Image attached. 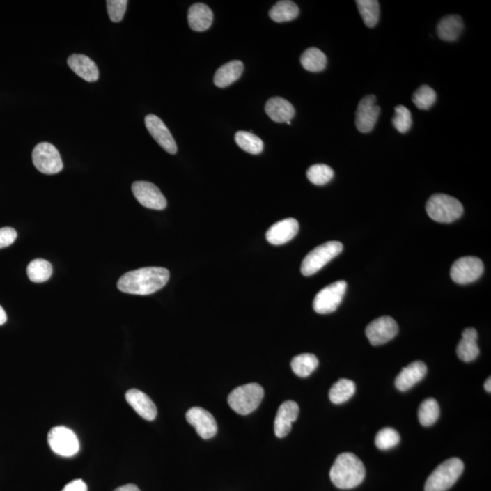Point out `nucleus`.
<instances>
[{
    "label": "nucleus",
    "instance_id": "f257e3e1",
    "mask_svg": "<svg viewBox=\"0 0 491 491\" xmlns=\"http://www.w3.org/2000/svg\"><path fill=\"white\" fill-rule=\"evenodd\" d=\"M169 272L164 267H143L125 273L118 281V288L121 293L133 295H150L168 283Z\"/></svg>",
    "mask_w": 491,
    "mask_h": 491
},
{
    "label": "nucleus",
    "instance_id": "f03ea898",
    "mask_svg": "<svg viewBox=\"0 0 491 491\" xmlns=\"http://www.w3.org/2000/svg\"><path fill=\"white\" fill-rule=\"evenodd\" d=\"M330 480L341 490H350L359 486L366 477L364 464L356 455L342 453L336 458L329 472Z\"/></svg>",
    "mask_w": 491,
    "mask_h": 491
},
{
    "label": "nucleus",
    "instance_id": "7ed1b4c3",
    "mask_svg": "<svg viewBox=\"0 0 491 491\" xmlns=\"http://www.w3.org/2000/svg\"><path fill=\"white\" fill-rule=\"evenodd\" d=\"M464 470L462 460L451 458L434 470L425 484V491H447L458 481Z\"/></svg>",
    "mask_w": 491,
    "mask_h": 491
},
{
    "label": "nucleus",
    "instance_id": "20e7f679",
    "mask_svg": "<svg viewBox=\"0 0 491 491\" xmlns=\"http://www.w3.org/2000/svg\"><path fill=\"white\" fill-rule=\"evenodd\" d=\"M264 389L258 383H249L235 389L228 395L229 407L240 415H249L260 406Z\"/></svg>",
    "mask_w": 491,
    "mask_h": 491
},
{
    "label": "nucleus",
    "instance_id": "39448f33",
    "mask_svg": "<svg viewBox=\"0 0 491 491\" xmlns=\"http://www.w3.org/2000/svg\"><path fill=\"white\" fill-rule=\"evenodd\" d=\"M430 219L439 223L456 221L463 214V206L457 198L446 194L431 196L426 205Z\"/></svg>",
    "mask_w": 491,
    "mask_h": 491
},
{
    "label": "nucleus",
    "instance_id": "423d86ee",
    "mask_svg": "<svg viewBox=\"0 0 491 491\" xmlns=\"http://www.w3.org/2000/svg\"><path fill=\"white\" fill-rule=\"evenodd\" d=\"M342 251H343V245L338 241H329L317 247L303 260L302 273L306 276L314 275L333 258L341 254Z\"/></svg>",
    "mask_w": 491,
    "mask_h": 491
},
{
    "label": "nucleus",
    "instance_id": "0eeeda50",
    "mask_svg": "<svg viewBox=\"0 0 491 491\" xmlns=\"http://www.w3.org/2000/svg\"><path fill=\"white\" fill-rule=\"evenodd\" d=\"M32 162L36 169L47 175L58 174L63 169L61 154L50 143L42 142L33 150Z\"/></svg>",
    "mask_w": 491,
    "mask_h": 491
},
{
    "label": "nucleus",
    "instance_id": "6e6552de",
    "mask_svg": "<svg viewBox=\"0 0 491 491\" xmlns=\"http://www.w3.org/2000/svg\"><path fill=\"white\" fill-rule=\"evenodd\" d=\"M347 290V282L338 281L327 286L313 300L314 311L318 314H329L337 311Z\"/></svg>",
    "mask_w": 491,
    "mask_h": 491
},
{
    "label": "nucleus",
    "instance_id": "1a4fd4ad",
    "mask_svg": "<svg viewBox=\"0 0 491 491\" xmlns=\"http://www.w3.org/2000/svg\"><path fill=\"white\" fill-rule=\"evenodd\" d=\"M49 447L62 457H72L79 451V442L70 428L59 426L52 428L47 435Z\"/></svg>",
    "mask_w": 491,
    "mask_h": 491
},
{
    "label": "nucleus",
    "instance_id": "9d476101",
    "mask_svg": "<svg viewBox=\"0 0 491 491\" xmlns=\"http://www.w3.org/2000/svg\"><path fill=\"white\" fill-rule=\"evenodd\" d=\"M484 272V265L480 258L463 257L458 258L452 265L451 276L458 284L472 283L480 279Z\"/></svg>",
    "mask_w": 491,
    "mask_h": 491
},
{
    "label": "nucleus",
    "instance_id": "9b49d317",
    "mask_svg": "<svg viewBox=\"0 0 491 491\" xmlns=\"http://www.w3.org/2000/svg\"><path fill=\"white\" fill-rule=\"evenodd\" d=\"M132 192L137 201L145 208L163 210L166 207V199L159 187L148 181H136L132 184Z\"/></svg>",
    "mask_w": 491,
    "mask_h": 491
},
{
    "label": "nucleus",
    "instance_id": "f8f14e48",
    "mask_svg": "<svg viewBox=\"0 0 491 491\" xmlns=\"http://www.w3.org/2000/svg\"><path fill=\"white\" fill-rule=\"evenodd\" d=\"M398 332L397 322L388 316L380 317L368 324L366 335L373 346H380L391 341Z\"/></svg>",
    "mask_w": 491,
    "mask_h": 491
},
{
    "label": "nucleus",
    "instance_id": "ddd939ff",
    "mask_svg": "<svg viewBox=\"0 0 491 491\" xmlns=\"http://www.w3.org/2000/svg\"><path fill=\"white\" fill-rule=\"evenodd\" d=\"M376 101L377 98L373 95H368L360 100L356 111L355 120L357 129L359 132L368 133L373 130L380 113Z\"/></svg>",
    "mask_w": 491,
    "mask_h": 491
},
{
    "label": "nucleus",
    "instance_id": "4468645a",
    "mask_svg": "<svg viewBox=\"0 0 491 491\" xmlns=\"http://www.w3.org/2000/svg\"><path fill=\"white\" fill-rule=\"evenodd\" d=\"M186 419L203 439H210L218 432L216 419L211 413L202 407H194L187 410Z\"/></svg>",
    "mask_w": 491,
    "mask_h": 491
},
{
    "label": "nucleus",
    "instance_id": "2eb2a0df",
    "mask_svg": "<svg viewBox=\"0 0 491 491\" xmlns=\"http://www.w3.org/2000/svg\"><path fill=\"white\" fill-rule=\"evenodd\" d=\"M146 127L157 144L166 153L174 155L177 153L178 147L173 136L164 122L156 115L150 114L145 118Z\"/></svg>",
    "mask_w": 491,
    "mask_h": 491
},
{
    "label": "nucleus",
    "instance_id": "dca6fc26",
    "mask_svg": "<svg viewBox=\"0 0 491 491\" xmlns=\"http://www.w3.org/2000/svg\"><path fill=\"white\" fill-rule=\"evenodd\" d=\"M299 407L293 400L285 401L281 405L274 421V432L282 439L290 432L293 423L299 416Z\"/></svg>",
    "mask_w": 491,
    "mask_h": 491
},
{
    "label": "nucleus",
    "instance_id": "f3484780",
    "mask_svg": "<svg viewBox=\"0 0 491 491\" xmlns=\"http://www.w3.org/2000/svg\"><path fill=\"white\" fill-rule=\"evenodd\" d=\"M299 225L295 219H286L275 223L266 233V239L272 245H283L296 236Z\"/></svg>",
    "mask_w": 491,
    "mask_h": 491
},
{
    "label": "nucleus",
    "instance_id": "a211bd4d",
    "mask_svg": "<svg viewBox=\"0 0 491 491\" xmlns=\"http://www.w3.org/2000/svg\"><path fill=\"white\" fill-rule=\"evenodd\" d=\"M127 403L146 421H153L156 419L157 410L151 398L144 392L132 389L126 393Z\"/></svg>",
    "mask_w": 491,
    "mask_h": 491
},
{
    "label": "nucleus",
    "instance_id": "6ab92c4d",
    "mask_svg": "<svg viewBox=\"0 0 491 491\" xmlns=\"http://www.w3.org/2000/svg\"><path fill=\"white\" fill-rule=\"evenodd\" d=\"M428 368L424 362L415 361L410 363L398 374L395 380L396 388L400 391H407L421 382L427 374Z\"/></svg>",
    "mask_w": 491,
    "mask_h": 491
},
{
    "label": "nucleus",
    "instance_id": "aec40b11",
    "mask_svg": "<svg viewBox=\"0 0 491 491\" xmlns=\"http://www.w3.org/2000/svg\"><path fill=\"white\" fill-rule=\"evenodd\" d=\"M68 67L77 76L88 82H96L100 77V71L96 63L88 56L81 54H73L68 59Z\"/></svg>",
    "mask_w": 491,
    "mask_h": 491
},
{
    "label": "nucleus",
    "instance_id": "412c9836",
    "mask_svg": "<svg viewBox=\"0 0 491 491\" xmlns=\"http://www.w3.org/2000/svg\"><path fill=\"white\" fill-rule=\"evenodd\" d=\"M478 332L473 327H468L462 332V338L457 348V355L464 362H471L480 355L478 346Z\"/></svg>",
    "mask_w": 491,
    "mask_h": 491
},
{
    "label": "nucleus",
    "instance_id": "4be33fe9",
    "mask_svg": "<svg viewBox=\"0 0 491 491\" xmlns=\"http://www.w3.org/2000/svg\"><path fill=\"white\" fill-rule=\"evenodd\" d=\"M265 110L267 116L273 121L278 123H286L293 120L295 116V109L293 104L283 98H272L267 100Z\"/></svg>",
    "mask_w": 491,
    "mask_h": 491
},
{
    "label": "nucleus",
    "instance_id": "5701e85b",
    "mask_svg": "<svg viewBox=\"0 0 491 491\" xmlns=\"http://www.w3.org/2000/svg\"><path fill=\"white\" fill-rule=\"evenodd\" d=\"M187 20L192 31L203 32L210 28L213 22V13L203 3H196L189 8Z\"/></svg>",
    "mask_w": 491,
    "mask_h": 491
},
{
    "label": "nucleus",
    "instance_id": "b1692460",
    "mask_svg": "<svg viewBox=\"0 0 491 491\" xmlns=\"http://www.w3.org/2000/svg\"><path fill=\"white\" fill-rule=\"evenodd\" d=\"M244 65L240 61H229L220 67L214 77L217 87L224 88L236 82L242 75Z\"/></svg>",
    "mask_w": 491,
    "mask_h": 491
},
{
    "label": "nucleus",
    "instance_id": "393cba45",
    "mask_svg": "<svg viewBox=\"0 0 491 491\" xmlns=\"http://www.w3.org/2000/svg\"><path fill=\"white\" fill-rule=\"evenodd\" d=\"M464 28L462 20L457 15L443 17L437 25V33L440 40L444 41L457 40Z\"/></svg>",
    "mask_w": 491,
    "mask_h": 491
},
{
    "label": "nucleus",
    "instance_id": "a878e982",
    "mask_svg": "<svg viewBox=\"0 0 491 491\" xmlns=\"http://www.w3.org/2000/svg\"><path fill=\"white\" fill-rule=\"evenodd\" d=\"M299 14V7L290 0L279 1L275 6H273L269 13L270 19L278 23L291 22V20L297 19Z\"/></svg>",
    "mask_w": 491,
    "mask_h": 491
},
{
    "label": "nucleus",
    "instance_id": "bb28decb",
    "mask_svg": "<svg viewBox=\"0 0 491 491\" xmlns=\"http://www.w3.org/2000/svg\"><path fill=\"white\" fill-rule=\"evenodd\" d=\"M302 67L311 72H320L325 70L327 56L317 47H311L303 53L300 58Z\"/></svg>",
    "mask_w": 491,
    "mask_h": 491
},
{
    "label": "nucleus",
    "instance_id": "cd10ccee",
    "mask_svg": "<svg viewBox=\"0 0 491 491\" xmlns=\"http://www.w3.org/2000/svg\"><path fill=\"white\" fill-rule=\"evenodd\" d=\"M356 392V385L352 380H339L329 391V400L334 404H342L350 400Z\"/></svg>",
    "mask_w": 491,
    "mask_h": 491
},
{
    "label": "nucleus",
    "instance_id": "c85d7f7f",
    "mask_svg": "<svg viewBox=\"0 0 491 491\" xmlns=\"http://www.w3.org/2000/svg\"><path fill=\"white\" fill-rule=\"evenodd\" d=\"M318 366V359L313 354H300L291 361V368L297 376L306 377L313 373Z\"/></svg>",
    "mask_w": 491,
    "mask_h": 491
},
{
    "label": "nucleus",
    "instance_id": "c756f323",
    "mask_svg": "<svg viewBox=\"0 0 491 491\" xmlns=\"http://www.w3.org/2000/svg\"><path fill=\"white\" fill-rule=\"evenodd\" d=\"M363 22L368 28H374L380 20V3L377 0H358L356 1Z\"/></svg>",
    "mask_w": 491,
    "mask_h": 491
},
{
    "label": "nucleus",
    "instance_id": "7c9ffc66",
    "mask_svg": "<svg viewBox=\"0 0 491 491\" xmlns=\"http://www.w3.org/2000/svg\"><path fill=\"white\" fill-rule=\"evenodd\" d=\"M52 265L49 261L42 260V258H37L29 263L28 266L29 279L35 283H41L49 281L52 275Z\"/></svg>",
    "mask_w": 491,
    "mask_h": 491
},
{
    "label": "nucleus",
    "instance_id": "2f4dec72",
    "mask_svg": "<svg viewBox=\"0 0 491 491\" xmlns=\"http://www.w3.org/2000/svg\"><path fill=\"white\" fill-rule=\"evenodd\" d=\"M237 146L249 154L258 155L263 151L264 144L258 137L247 131H239L235 135Z\"/></svg>",
    "mask_w": 491,
    "mask_h": 491
},
{
    "label": "nucleus",
    "instance_id": "473e14b6",
    "mask_svg": "<svg viewBox=\"0 0 491 491\" xmlns=\"http://www.w3.org/2000/svg\"><path fill=\"white\" fill-rule=\"evenodd\" d=\"M439 406L436 400L427 398L421 404L419 410V422L424 427H430L437 421L439 416Z\"/></svg>",
    "mask_w": 491,
    "mask_h": 491
},
{
    "label": "nucleus",
    "instance_id": "72a5a7b5",
    "mask_svg": "<svg viewBox=\"0 0 491 491\" xmlns=\"http://www.w3.org/2000/svg\"><path fill=\"white\" fill-rule=\"evenodd\" d=\"M306 177L314 185L323 186L332 180L334 177V171L325 164H316L308 169Z\"/></svg>",
    "mask_w": 491,
    "mask_h": 491
},
{
    "label": "nucleus",
    "instance_id": "f704fd0d",
    "mask_svg": "<svg viewBox=\"0 0 491 491\" xmlns=\"http://www.w3.org/2000/svg\"><path fill=\"white\" fill-rule=\"evenodd\" d=\"M437 100L436 91L430 86L422 85L413 94L412 101L416 108L427 110L435 104Z\"/></svg>",
    "mask_w": 491,
    "mask_h": 491
},
{
    "label": "nucleus",
    "instance_id": "c9c22d12",
    "mask_svg": "<svg viewBox=\"0 0 491 491\" xmlns=\"http://www.w3.org/2000/svg\"><path fill=\"white\" fill-rule=\"evenodd\" d=\"M400 442V434L391 428H382L377 434L376 439H375L377 447L382 451H388V449L395 448Z\"/></svg>",
    "mask_w": 491,
    "mask_h": 491
},
{
    "label": "nucleus",
    "instance_id": "e433bc0d",
    "mask_svg": "<svg viewBox=\"0 0 491 491\" xmlns=\"http://www.w3.org/2000/svg\"><path fill=\"white\" fill-rule=\"evenodd\" d=\"M393 126L400 133H407L412 126V113L403 105L395 108V117L392 120Z\"/></svg>",
    "mask_w": 491,
    "mask_h": 491
},
{
    "label": "nucleus",
    "instance_id": "4c0bfd02",
    "mask_svg": "<svg viewBox=\"0 0 491 491\" xmlns=\"http://www.w3.org/2000/svg\"><path fill=\"white\" fill-rule=\"evenodd\" d=\"M127 6V0H108L107 8L110 20L112 22H120L126 13Z\"/></svg>",
    "mask_w": 491,
    "mask_h": 491
},
{
    "label": "nucleus",
    "instance_id": "58836bf2",
    "mask_svg": "<svg viewBox=\"0 0 491 491\" xmlns=\"http://www.w3.org/2000/svg\"><path fill=\"white\" fill-rule=\"evenodd\" d=\"M17 233L14 228H0V249L7 248V247L12 245L17 240Z\"/></svg>",
    "mask_w": 491,
    "mask_h": 491
},
{
    "label": "nucleus",
    "instance_id": "ea45409f",
    "mask_svg": "<svg viewBox=\"0 0 491 491\" xmlns=\"http://www.w3.org/2000/svg\"><path fill=\"white\" fill-rule=\"evenodd\" d=\"M62 491H88L87 484L81 480H75L65 485Z\"/></svg>",
    "mask_w": 491,
    "mask_h": 491
},
{
    "label": "nucleus",
    "instance_id": "a19ab883",
    "mask_svg": "<svg viewBox=\"0 0 491 491\" xmlns=\"http://www.w3.org/2000/svg\"><path fill=\"white\" fill-rule=\"evenodd\" d=\"M114 491H141V490H139V488L137 487L136 485L127 484V485H124V486H121L120 488H118V489L115 490Z\"/></svg>",
    "mask_w": 491,
    "mask_h": 491
},
{
    "label": "nucleus",
    "instance_id": "79ce46f5",
    "mask_svg": "<svg viewBox=\"0 0 491 491\" xmlns=\"http://www.w3.org/2000/svg\"><path fill=\"white\" fill-rule=\"evenodd\" d=\"M7 314H6L4 309H3L1 306H0V326L4 325V324L7 322Z\"/></svg>",
    "mask_w": 491,
    "mask_h": 491
},
{
    "label": "nucleus",
    "instance_id": "37998d69",
    "mask_svg": "<svg viewBox=\"0 0 491 491\" xmlns=\"http://www.w3.org/2000/svg\"><path fill=\"white\" fill-rule=\"evenodd\" d=\"M490 385H491V379H490V377H489V379H488L486 380V382H485V385H484L485 389H486V391L489 393H490V391H491V386Z\"/></svg>",
    "mask_w": 491,
    "mask_h": 491
},
{
    "label": "nucleus",
    "instance_id": "c03bdc74",
    "mask_svg": "<svg viewBox=\"0 0 491 491\" xmlns=\"http://www.w3.org/2000/svg\"><path fill=\"white\" fill-rule=\"evenodd\" d=\"M286 123H287L288 125H291V122H290V121L286 122Z\"/></svg>",
    "mask_w": 491,
    "mask_h": 491
}]
</instances>
